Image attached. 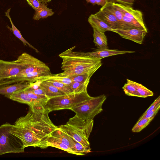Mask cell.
<instances>
[{
    "instance_id": "1",
    "label": "cell",
    "mask_w": 160,
    "mask_h": 160,
    "mask_svg": "<svg viewBox=\"0 0 160 160\" xmlns=\"http://www.w3.org/2000/svg\"><path fill=\"white\" fill-rule=\"evenodd\" d=\"M49 113L43 106H29L27 114L18 119L9 132L21 141L25 148H46L48 138L58 128L50 119Z\"/></svg>"
},
{
    "instance_id": "2",
    "label": "cell",
    "mask_w": 160,
    "mask_h": 160,
    "mask_svg": "<svg viewBox=\"0 0 160 160\" xmlns=\"http://www.w3.org/2000/svg\"><path fill=\"white\" fill-rule=\"evenodd\" d=\"M75 46L62 52V73L69 75L79 74L97 70L102 65L101 59L90 57L84 52L74 51Z\"/></svg>"
},
{
    "instance_id": "3",
    "label": "cell",
    "mask_w": 160,
    "mask_h": 160,
    "mask_svg": "<svg viewBox=\"0 0 160 160\" xmlns=\"http://www.w3.org/2000/svg\"><path fill=\"white\" fill-rule=\"evenodd\" d=\"M87 91L65 94L49 99L44 108L49 112L64 109H70L78 104L91 98Z\"/></svg>"
},
{
    "instance_id": "4",
    "label": "cell",
    "mask_w": 160,
    "mask_h": 160,
    "mask_svg": "<svg viewBox=\"0 0 160 160\" xmlns=\"http://www.w3.org/2000/svg\"><path fill=\"white\" fill-rule=\"evenodd\" d=\"M12 125L6 122L0 126V155L24 152L25 148L21 141L9 132Z\"/></svg>"
},
{
    "instance_id": "5",
    "label": "cell",
    "mask_w": 160,
    "mask_h": 160,
    "mask_svg": "<svg viewBox=\"0 0 160 160\" xmlns=\"http://www.w3.org/2000/svg\"><path fill=\"white\" fill-rule=\"evenodd\" d=\"M104 94L92 97L79 104L70 110L80 116L90 119H93L94 117L101 112L103 109L102 105L106 99Z\"/></svg>"
},
{
    "instance_id": "6",
    "label": "cell",
    "mask_w": 160,
    "mask_h": 160,
    "mask_svg": "<svg viewBox=\"0 0 160 160\" xmlns=\"http://www.w3.org/2000/svg\"><path fill=\"white\" fill-rule=\"evenodd\" d=\"M116 4L122 13L125 29L136 28L147 29L144 23L141 11L134 9L131 6L118 3Z\"/></svg>"
},
{
    "instance_id": "7",
    "label": "cell",
    "mask_w": 160,
    "mask_h": 160,
    "mask_svg": "<svg viewBox=\"0 0 160 160\" xmlns=\"http://www.w3.org/2000/svg\"><path fill=\"white\" fill-rule=\"evenodd\" d=\"M15 61L24 68L18 74L38 71L50 70L49 68L43 62L26 52L22 53Z\"/></svg>"
},
{
    "instance_id": "8",
    "label": "cell",
    "mask_w": 160,
    "mask_h": 160,
    "mask_svg": "<svg viewBox=\"0 0 160 160\" xmlns=\"http://www.w3.org/2000/svg\"><path fill=\"white\" fill-rule=\"evenodd\" d=\"M94 123L93 119H90L77 114L70 118L66 124L71 126L89 138Z\"/></svg>"
},
{
    "instance_id": "9",
    "label": "cell",
    "mask_w": 160,
    "mask_h": 160,
    "mask_svg": "<svg viewBox=\"0 0 160 160\" xmlns=\"http://www.w3.org/2000/svg\"><path fill=\"white\" fill-rule=\"evenodd\" d=\"M24 68L15 61H10L0 59V81L18 74Z\"/></svg>"
},
{
    "instance_id": "10",
    "label": "cell",
    "mask_w": 160,
    "mask_h": 160,
    "mask_svg": "<svg viewBox=\"0 0 160 160\" xmlns=\"http://www.w3.org/2000/svg\"><path fill=\"white\" fill-rule=\"evenodd\" d=\"M118 33L121 37L141 44L148 32L147 29L136 28L123 29H113L112 31Z\"/></svg>"
},
{
    "instance_id": "11",
    "label": "cell",
    "mask_w": 160,
    "mask_h": 160,
    "mask_svg": "<svg viewBox=\"0 0 160 160\" xmlns=\"http://www.w3.org/2000/svg\"><path fill=\"white\" fill-rule=\"evenodd\" d=\"M58 127L61 130L77 142L85 147L90 148L89 138L71 126L66 123Z\"/></svg>"
},
{
    "instance_id": "12",
    "label": "cell",
    "mask_w": 160,
    "mask_h": 160,
    "mask_svg": "<svg viewBox=\"0 0 160 160\" xmlns=\"http://www.w3.org/2000/svg\"><path fill=\"white\" fill-rule=\"evenodd\" d=\"M93 51L86 52L88 56L101 59L104 58L117 55L122 54L135 52L132 51L118 50L117 49L92 48Z\"/></svg>"
},
{
    "instance_id": "13",
    "label": "cell",
    "mask_w": 160,
    "mask_h": 160,
    "mask_svg": "<svg viewBox=\"0 0 160 160\" xmlns=\"http://www.w3.org/2000/svg\"><path fill=\"white\" fill-rule=\"evenodd\" d=\"M113 29L121 28L120 25L114 15L108 10L102 7L94 14Z\"/></svg>"
},
{
    "instance_id": "14",
    "label": "cell",
    "mask_w": 160,
    "mask_h": 160,
    "mask_svg": "<svg viewBox=\"0 0 160 160\" xmlns=\"http://www.w3.org/2000/svg\"><path fill=\"white\" fill-rule=\"evenodd\" d=\"M5 96L12 100L27 104L29 106H38L35 101L28 95L24 89L18 91Z\"/></svg>"
},
{
    "instance_id": "15",
    "label": "cell",
    "mask_w": 160,
    "mask_h": 160,
    "mask_svg": "<svg viewBox=\"0 0 160 160\" xmlns=\"http://www.w3.org/2000/svg\"><path fill=\"white\" fill-rule=\"evenodd\" d=\"M88 21L93 29L99 32H105L106 31H111L113 29L94 14L89 16Z\"/></svg>"
},
{
    "instance_id": "16",
    "label": "cell",
    "mask_w": 160,
    "mask_h": 160,
    "mask_svg": "<svg viewBox=\"0 0 160 160\" xmlns=\"http://www.w3.org/2000/svg\"><path fill=\"white\" fill-rule=\"evenodd\" d=\"M30 83L27 82H20L9 85L0 87V94L5 96L8 95L18 91L24 89L29 87Z\"/></svg>"
},
{
    "instance_id": "17",
    "label": "cell",
    "mask_w": 160,
    "mask_h": 160,
    "mask_svg": "<svg viewBox=\"0 0 160 160\" xmlns=\"http://www.w3.org/2000/svg\"><path fill=\"white\" fill-rule=\"evenodd\" d=\"M38 80L41 81L52 80L67 85L70 84L72 82L67 75L62 72L56 74H53L51 73L48 75L38 78Z\"/></svg>"
},
{
    "instance_id": "18",
    "label": "cell",
    "mask_w": 160,
    "mask_h": 160,
    "mask_svg": "<svg viewBox=\"0 0 160 160\" xmlns=\"http://www.w3.org/2000/svg\"><path fill=\"white\" fill-rule=\"evenodd\" d=\"M50 136L56 138L61 142L69 147L72 151L74 146L73 138L62 131L58 127L52 132Z\"/></svg>"
},
{
    "instance_id": "19",
    "label": "cell",
    "mask_w": 160,
    "mask_h": 160,
    "mask_svg": "<svg viewBox=\"0 0 160 160\" xmlns=\"http://www.w3.org/2000/svg\"><path fill=\"white\" fill-rule=\"evenodd\" d=\"M102 7L112 13L118 21L121 28L125 29L122 20V13L119 8L116 5L115 3L111 2H108L103 6Z\"/></svg>"
},
{
    "instance_id": "20",
    "label": "cell",
    "mask_w": 160,
    "mask_h": 160,
    "mask_svg": "<svg viewBox=\"0 0 160 160\" xmlns=\"http://www.w3.org/2000/svg\"><path fill=\"white\" fill-rule=\"evenodd\" d=\"M93 42L98 49H108V40L104 32L93 29Z\"/></svg>"
},
{
    "instance_id": "21",
    "label": "cell",
    "mask_w": 160,
    "mask_h": 160,
    "mask_svg": "<svg viewBox=\"0 0 160 160\" xmlns=\"http://www.w3.org/2000/svg\"><path fill=\"white\" fill-rule=\"evenodd\" d=\"M40 86L44 89L46 96L49 99L65 94L47 82L42 81Z\"/></svg>"
},
{
    "instance_id": "22",
    "label": "cell",
    "mask_w": 160,
    "mask_h": 160,
    "mask_svg": "<svg viewBox=\"0 0 160 160\" xmlns=\"http://www.w3.org/2000/svg\"><path fill=\"white\" fill-rule=\"evenodd\" d=\"M10 9V8L8 9L7 12H6L5 13V16L7 17L9 19L12 25L11 28H10L8 26H7V28L12 32L14 35L17 38L21 41L25 46H27L28 45L29 47L34 50L36 52H39V51L37 48L31 45L28 41L25 40L22 36L20 31H19L14 26L12 21L11 18L10 16L9 12Z\"/></svg>"
},
{
    "instance_id": "23",
    "label": "cell",
    "mask_w": 160,
    "mask_h": 160,
    "mask_svg": "<svg viewBox=\"0 0 160 160\" xmlns=\"http://www.w3.org/2000/svg\"><path fill=\"white\" fill-rule=\"evenodd\" d=\"M46 3L41 2L39 8L35 10L33 18L35 20H39L52 16L54 14L52 9L47 7Z\"/></svg>"
},
{
    "instance_id": "24",
    "label": "cell",
    "mask_w": 160,
    "mask_h": 160,
    "mask_svg": "<svg viewBox=\"0 0 160 160\" xmlns=\"http://www.w3.org/2000/svg\"><path fill=\"white\" fill-rule=\"evenodd\" d=\"M46 145L48 147H51L55 148L73 154V152L70 148L50 135L47 140Z\"/></svg>"
},
{
    "instance_id": "25",
    "label": "cell",
    "mask_w": 160,
    "mask_h": 160,
    "mask_svg": "<svg viewBox=\"0 0 160 160\" xmlns=\"http://www.w3.org/2000/svg\"><path fill=\"white\" fill-rule=\"evenodd\" d=\"M96 71L97 70H94L87 73L79 74L67 75L72 80V82H89L91 78Z\"/></svg>"
},
{
    "instance_id": "26",
    "label": "cell",
    "mask_w": 160,
    "mask_h": 160,
    "mask_svg": "<svg viewBox=\"0 0 160 160\" xmlns=\"http://www.w3.org/2000/svg\"><path fill=\"white\" fill-rule=\"evenodd\" d=\"M24 90L31 98L35 101L38 106L44 107L47 102L49 99L46 95L36 94L28 89L25 88Z\"/></svg>"
},
{
    "instance_id": "27",
    "label": "cell",
    "mask_w": 160,
    "mask_h": 160,
    "mask_svg": "<svg viewBox=\"0 0 160 160\" xmlns=\"http://www.w3.org/2000/svg\"><path fill=\"white\" fill-rule=\"evenodd\" d=\"M138 94V97L145 98L153 95V93L142 84L132 81Z\"/></svg>"
},
{
    "instance_id": "28",
    "label": "cell",
    "mask_w": 160,
    "mask_h": 160,
    "mask_svg": "<svg viewBox=\"0 0 160 160\" xmlns=\"http://www.w3.org/2000/svg\"><path fill=\"white\" fill-rule=\"evenodd\" d=\"M73 140L74 146L72 151L74 154L77 155H84L91 152L90 148L85 147L74 139H73Z\"/></svg>"
},
{
    "instance_id": "29",
    "label": "cell",
    "mask_w": 160,
    "mask_h": 160,
    "mask_svg": "<svg viewBox=\"0 0 160 160\" xmlns=\"http://www.w3.org/2000/svg\"><path fill=\"white\" fill-rule=\"evenodd\" d=\"M127 82L125 83L122 88L125 94L128 96L138 97L136 89L132 81L128 79H127Z\"/></svg>"
},
{
    "instance_id": "30",
    "label": "cell",
    "mask_w": 160,
    "mask_h": 160,
    "mask_svg": "<svg viewBox=\"0 0 160 160\" xmlns=\"http://www.w3.org/2000/svg\"><path fill=\"white\" fill-rule=\"evenodd\" d=\"M153 118H143L139 119L134 125L132 131L134 132H138L146 127Z\"/></svg>"
},
{
    "instance_id": "31",
    "label": "cell",
    "mask_w": 160,
    "mask_h": 160,
    "mask_svg": "<svg viewBox=\"0 0 160 160\" xmlns=\"http://www.w3.org/2000/svg\"><path fill=\"white\" fill-rule=\"evenodd\" d=\"M89 82H72L69 85L73 93H80L87 91V88Z\"/></svg>"
},
{
    "instance_id": "32",
    "label": "cell",
    "mask_w": 160,
    "mask_h": 160,
    "mask_svg": "<svg viewBox=\"0 0 160 160\" xmlns=\"http://www.w3.org/2000/svg\"><path fill=\"white\" fill-rule=\"evenodd\" d=\"M46 81L63 92L65 94L73 93V91L69 85L64 84L62 82L52 80H47Z\"/></svg>"
},
{
    "instance_id": "33",
    "label": "cell",
    "mask_w": 160,
    "mask_h": 160,
    "mask_svg": "<svg viewBox=\"0 0 160 160\" xmlns=\"http://www.w3.org/2000/svg\"><path fill=\"white\" fill-rule=\"evenodd\" d=\"M159 105H160V97L159 96L155 100L154 102L142 115H146Z\"/></svg>"
},
{
    "instance_id": "34",
    "label": "cell",
    "mask_w": 160,
    "mask_h": 160,
    "mask_svg": "<svg viewBox=\"0 0 160 160\" xmlns=\"http://www.w3.org/2000/svg\"><path fill=\"white\" fill-rule=\"evenodd\" d=\"M160 108V105H159L146 115L143 116L142 115L139 119L143 118H153L159 110Z\"/></svg>"
},
{
    "instance_id": "35",
    "label": "cell",
    "mask_w": 160,
    "mask_h": 160,
    "mask_svg": "<svg viewBox=\"0 0 160 160\" xmlns=\"http://www.w3.org/2000/svg\"><path fill=\"white\" fill-rule=\"evenodd\" d=\"M134 1L135 0H108V2L131 6L133 4Z\"/></svg>"
},
{
    "instance_id": "36",
    "label": "cell",
    "mask_w": 160,
    "mask_h": 160,
    "mask_svg": "<svg viewBox=\"0 0 160 160\" xmlns=\"http://www.w3.org/2000/svg\"><path fill=\"white\" fill-rule=\"evenodd\" d=\"M28 4L31 6L35 11L40 7L41 2L39 0H26Z\"/></svg>"
},
{
    "instance_id": "37",
    "label": "cell",
    "mask_w": 160,
    "mask_h": 160,
    "mask_svg": "<svg viewBox=\"0 0 160 160\" xmlns=\"http://www.w3.org/2000/svg\"><path fill=\"white\" fill-rule=\"evenodd\" d=\"M25 89H29L32 91V92L36 94L46 96L45 92L44 89L40 86V87L36 89L31 90L27 88H26Z\"/></svg>"
},
{
    "instance_id": "38",
    "label": "cell",
    "mask_w": 160,
    "mask_h": 160,
    "mask_svg": "<svg viewBox=\"0 0 160 160\" xmlns=\"http://www.w3.org/2000/svg\"><path fill=\"white\" fill-rule=\"evenodd\" d=\"M95 2L96 4L102 7L108 2V0H95Z\"/></svg>"
},
{
    "instance_id": "39",
    "label": "cell",
    "mask_w": 160,
    "mask_h": 160,
    "mask_svg": "<svg viewBox=\"0 0 160 160\" xmlns=\"http://www.w3.org/2000/svg\"><path fill=\"white\" fill-rule=\"evenodd\" d=\"M87 3H90L93 5L96 4L95 0H85Z\"/></svg>"
},
{
    "instance_id": "40",
    "label": "cell",
    "mask_w": 160,
    "mask_h": 160,
    "mask_svg": "<svg viewBox=\"0 0 160 160\" xmlns=\"http://www.w3.org/2000/svg\"><path fill=\"white\" fill-rule=\"evenodd\" d=\"M41 2L46 3L51 1L52 0H39Z\"/></svg>"
}]
</instances>
